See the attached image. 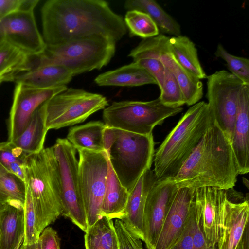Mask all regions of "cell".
<instances>
[{"label": "cell", "mask_w": 249, "mask_h": 249, "mask_svg": "<svg viewBox=\"0 0 249 249\" xmlns=\"http://www.w3.org/2000/svg\"><path fill=\"white\" fill-rule=\"evenodd\" d=\"M41 15L46 45L95 36L116 43L127 31L123 18L102 0H49Z\"/></svg>", "instance_id": "cell-1"}, {"label": "cell", "mask_w": 249, "mask_h": 249, "mask_svg": "<svg viewBox=\"0 0 249 249\" xmlns=\"http://www.w3.org/2000/svg\"><path fill=\"white\" fill-rule=\"evenodd\" d=\"M239 175L230 141L214 121L177 174L166 180L178 188H233Z\"/></svg>", "instance_id": "cell-2"}, {"label": "cell", "mask_w": 249, "mask_h": 249, "mask_svg": "<svg viewBox=\"0 0 249 249\" xmlns=\"http://www.w3.org/2000/svg\"><path fill=\"white\" fill-rule=\"evenodd\" d=\"M207 103L192 106L154 153L153 170L157 181L174 177L213 122Z\"/></svg>", "instance_id": "cell-3"}, {"label": "cell", "mask_w": 249, "mask_h": 249, "mask_svg": "<svg viewBox=\"0 0 249 249\" xmlns=\"http://www.w3.org/2000/svg\"><path fill=\"white\" fill-rule=\"evenodd\" d=\"M25 182L31 194L36 229L40 234L62 213L59 174L53 146L28 156Z\"/></svg>", "instance_id": "cell-4"}, {"label": "cell", "mask_w": 249, "mask_h": 249, "mask_svg": "<svg viewBox=\"0 0 249 249\" xmlns=\"http://www.w3.org/2000/svg\"><path fill=\"white\" fill-rule=\"evenodd\" d=\"M104 144L112 170L129 193L151 168L155 153L152 134L141 135L107 126Z\"/></svg>", "instance_id": "cell-5"}, {"label": "cell", "mask_w": 249, "mask_h": 249, "mask_svg": "<svg viewBox=\"0 0 249 249\" xmlns=\"http://www.w3.org/2000/svg\"><path fill=\"white\" fill-rule=\"evenodd\" d=\"M116 42L101 36H87L55 45H46L37 56L36 67L59 65L75 76L107 65L115 55Z\"/></svg>", "instance_id": "cell-6"}, {"label": "cell", "mask_w": 249, "mask_h": 249, "mask_svg": "<svg viewBox=\"0 0 249 249\" xmlns=\"http://www.w3.org/2000/svg\"><path fill=\"white\" fill-rule=\"evenodd\" d=\"M182 107L163 105L159 98L149 101L114 102L104 109L103 119L107 127L141 135L152 134L153 128L167 118L181 112Z\"/></svg>", "instance_id": "cell-7"}, {"label": "cell", "mask_w": 249, "mask_h": 249, "mask_svg": "<svg viewBox=\"0 0 249 249\" xmlns=\"http://www.w3.org/2000/svg\"><path fill=\"white\" fill-rule=\"evenodd\" d=\"M108 105L101 94L67 88L42 105L46 128L58 129L82 123Z\"/></svg>", "instance_id": "cell-8"}, {"label": "cell", "mask_w": 249, "mask_h": 249, "mask_svg": "<svg viewBox=\"0 0 249 249\" xmlns=\"http://www.w3.org/2000/svg\"><path fill=\"white\" fill-rule=\"evenodd\" d=\"M53 148L59 174L61 214L85 232L87 223L80 186L76 149L67 139L62 138L57 139Z\"/></svg>", "instance_id": "cell-9"}, {"label": "cell", "mask_w": 249, "mask_h": 249, "mask_svg": "<svg viewBox=\"0 0 249 249\" xmlns=\"http://www.w3.org/2000/svg\"><path fill=\"white\" fill-rule=\"evenodd\" d=\"M78 175L87 228L102 217L101 206L106 191L109 163L106 152L77 149Z\"/></svg>", "instance_id": "cell-10"}, {"label": "cell", "mask_w": 249, "mask_h": 249, "mask_svg": "<svg viewBox=\"0 0 249 249\" xmlns=\"http://www.w3.org/2000/svg\"><path fill=\"white\" fill-rule=\"evenodd\" d=\"M206 97L214 121L232 139L239 91L244 84L230 72L221 70L207 76Z\"/></svg>", "instance_id": "cell-11"}, {"label": "cell", "mask_w": 249, "mask_h": 249, "mask_svg": "<svg viewBox=\"0 0 249 249\" xmlns=\"http://www.w3.org/2000/svg\"><path fill=\"white\" fill-rule=\"evenodd\" d=\"M230 197L229 189L218 191V240L217 249H236L249 224V204Z\"/></svg>", "instance_id": "cell-12"}, {"label": "cell", "mask_w": 249, "mask_h": 249, "mask_svg": "<svg viewBox=\"0 0 249 249\" xmlns=\"http://www.w3.org/2000/svg\"><path fill=\"white\" fill-rule=\"evenodd\" d=\"M8 121V141L19 137L28 125L34 113L44 102L64 90L67 86L39 89L16 83Z\"/></svg>", "instance_id": "cell-13"}, {"label": "cell", "mask_w": 249, "mask_h": 249, "mask_svg": "<svg viewBox=\"0 0 249 249\" xmlns=\"http://www.w3.org/2000/svg\"><path fill=\"white\" fill-rule=\"evenodd\" d=\"M34 11L21 10L0 20V41L10 42L36 56L43 53L46 44L37 28Z\"/></svg>", "instance_id": "cell-14"}, {"label": "cell", "mask_w": 249, "mask_h": 249, "mask_svg": "<svg viewBox=\"0 0 249 249\" xmlns=\"http://www.w3.org/2000/svg\"><path fill=\"white\" fill-rule=\"evenodd\" d=\"M170 181H157L147 195L143 213V242L154 249L164 219L178 190Z\"/></svg>", "instance_id": "cell-15"}, {"label": "cell", "mask_w": 249, "mask_h": 249, "mask_svg": "<svg viewBox=\"0 0 249 249\" xmlns=\"http://www.w3.org/2000/svg\"><path fill=\"white\" fill-rule=\"evenodd\" d=\"M195 189L178 188L154 249H170L180 236L190 211Z\"/></svg>", "instance_id": "cell-16"}, {"label": "cell", "mask_w": 249, "mask_h": 249, "mask_svg": "<svg viewBox=\"0 0 249 249\" xmlns=\"http://www.w3.org/2000/svg\"><path fill=\"white\" fill-rule=\"evenodd\" d=\"M249 85L243 84L238 94L237 114L231 141L239 174L249 172Z\"/></svg>", "instance_id": "cell-17"}, {"label": "cell", "mask_w": 249, "mask_h": 249, "mask_svg": "<svg viewBox=\"0 0 249 249\" xmlns=\"http://www.w3.org/2000/svg\"><path fill=\"white\" fill-rule=\"evenodd\" d=\"M156 181L153 170L150 169L143 174L129 192L124 216L121 219L133 235L143 241L145 201L148 192Z\"/></svg>", "instance_id": "cell-18"}, {"label": "cell", "mask_w": 249, "mask_h": 249, "mask_svg": "<svg viewBox=\"0 0 249 249\" xmlns=\"http://www.w3.org/2000/svg\"><path fill=\"white\" fill-rule=\"evenodd\" d=\"M24 204L15 202L0 203V249H19L22 244L24 236Z\"/></svg>", "instance_id": "cell-19"}, {"label": "cell", "mask_w": 249, "mask_h": 249, "mask_svg": "<svg viewBox=\"0 0 249 249\" xmlns=\"http://www.w3.org/2000/svg\"><path fill=\"white\" fill-rule=\"evenodd\" d=\"M35 57L10 42L0 41V85L14 82L18 76L32 69Z\"/></svg>", "instance_id": "cell-20"}, {"label": "cell", "mask_w": 249, "mask_h": 249, "mask_svg": "<svg viewBox=\"0 0 249 249\" xmlns=\"http://www.w3.org/2000/svg\"><path fill=\"white\" fill-rule=\"evenodd\" d=\"M73 77L65 67L59 65H48L36 67L18 76L16 83L27 86L50 89L67 86Z\"/></svg>", "instance_id": "cell-21"}, {"label": "cell", "mask_w": 249, "mask_h": 249, "mask_svg": "<svg viewBox=\"0 0 249 249\" xmlns=\"http://www.w3.org/2000/svg\"><path fill=\"white\" fill-rule=\"evenodd\" d=\"M195 189L201 205V223L207 246L211 249H217L219 189L205 187Z\"/></svg>", "instance_id": "cell-22"}, {"label": "cell", "mask_w": 249, "mask_h": 249, "mask_svg": "<svg viewBox=\"0 0 249 249\" xmlns=\"http://www.w3.org/2000/svg\"><path fill=\"white\" fill-rule=\"evenodd\" d=\"M99 86L137 87L156 84L154 78L137 62L123 66L98 75L94 79Z\"/></svg>", "instance_id": "cell-23"}, {"label": "cell", "mask_w": 249, "mask_h": 249, "mask_svg": "<svg viewBox=\"0 0 249 249\" xmlns=\"http://www.w3.org/2000/svg\"><path fill=\"white\" fill-rule=\"evenodd\" d=\"M107 126L102 121H92L69 129L67 140L77 149L105 152L104 133Z\"/></svg>", "instance_id": "cell-24"}, {"label": "cell", "mask_w": 249, "mask_h": 249, "mask_svg": "<svg viewBox=\"0 0 249 249\" xmlns=\"http://www.w3.org/2000/svg\"><path fill=\"white\" fill-rule=\"evenodd\" d=\"M129 194L109 163L106 191L101 206V216L112 220L114 218L121 220L124 216Z\"/></svg>", "instance_id": "cell-25"}, {"label": "cell", "mask_w": 249, "mask_h": 249, "mask_svg": "<svg viewBox=\"0 0 249 249\" xmlns=\"http://www.w3.org/2000/svg\"><path fill=\"white\" fill-rule=\"evenodd\" d=\"M161 60L175 76L181 89L185 104L192 106L198 103L203 95L201 80L180 65L171 52L164 54Z\"/></svg>", "instance_id": "cell-26"}, {"label": "cell", "mask_w": 249, "mask_h": 249, "mask_svg": "<svg viewBox=\"0 0 249 249\" xmlns=\"http://www.w3.org/2000/svg\"><path fill=\"white\" fill-rule=\"evenodd\" d=\"M48 131L45 124L44 111L41 105L34 113L21 134L11 142L27 153H36L44 148Z\"/></svg>", "instance_id": "cell-27"}, {"label": "cell", "mask_w": 249, "mask_h": 249, "mask_svg": "<svg viewBox=\"0 0 249 249\" xmlns=\"http://www.w3.org/2000/svg\"><path fill=\"white\" fill-rule=\"evenodd\" d=\"M169 46L171 53L184 69L199 80L207 78L195 45L188 37L182 35L172 36L169 38Z\"/></svg>", "instance_id": "cell-28"}, {"label": "cell", "mask_w": 249, "mask_h": 249, "mask_svg": "<svg viewBox=\"0 0 249 249\" xmlns=\"http://www.w3.org/2000/svg\"><path fill=\"white\" fill-rule=\"evenodd\" d=\"M127 10H136L148 15L157 25L159 32L174 36L181 35L178 23L155 0H127L124 3Z\"/></svg>", "instance_id": "cell-29"}, {"label": "cell", "mask_w": 249, "mask_h": 249, "mask_svg": "<svg viewBox=\"0 0 249 249\" xmlns=\"http://www.w3.org/2000/svg\"><path fill=\"white\" fill-rule=\"evenodd\" d=\"M86 249H119V242L112 219L102 216L85 232Z\"/></svg>", "instance_id": "cell-30"}, {"label": "cell", "mask_w": 249, "mask_h": 249, "mask_svg": "<svg viewBox=\"0 0 249 249\" xmlns=\"http://www.w3.org/2000/svg\"><path fill=\"white\" fill-rule=\"evenodd\" d=\"M26 194L25 181L0 163V203L24 204Z\"/></svg>", "instance_id": "cell-31"}, {"label": "cell", "mask_w": 249, "mask_h": 249, "mask_svg": "<svg viewBox=\"0 0 249 249\" xmlns=\"http://www.w3.org/2000/svg\"><path fill=\"white\" fill-rule=\"evenodd\" d=\"M168 36L162 34L143 39L128 54L133 61L141 59H161L165 54L171 52Z\"/></svg>", "instance_id": "cell-32"}, {"label": "cell", "mask_w": 249, "mask_h": 249, "mask_svg": "<svg viewBox=\"0 0 249 249\" xmlns=\"http://www.w3.org/2000/svg\"><path fill=\"white\" fill-rule=\"evenodd\" d=\"M30 154L8 141L0 142V163L25 181V166Z\"/></svg>", "instance_id": "cell-33"}, {"label": "cell", "mask_w": 249, "mask_h": 249, "mask_svg": "<svg viewBox=\"0 0 249 249\" xmlns=\"http://www.w3.org/2000/svg\"><path fill=\"white\" fill-rule=\"evenodd\" d=\"M124 21L131 36L143 39L157 36L159 29L147 14L136 10L127 11Z\"/></svg>", "instance_id": "cell-34"}, {"label": "cell", "mask_w": 249, "mask_h": 249, "mask_svg": "<svg viewBox=\"0 0 249 249\" xmlns=\"http://www.w3.org/2000/svg\"><path fill=\"white\" fill-rule=\"evenodd\" d=\"M160 89V93L158 98L165 106L178 107L185 104V99L178 82L172 72L166 67L163 84Z\"/></svg>", "instance_id": "cell-35"}, {"label": "cell", "mask_w": 249, "mask_h": 249, "mask_svg": "<svg viewBox=\"0 0 249 249\" xmlns=\"http://www.w3.org/2000/svg\"><path fill=\"white\" fill-rule=\"evenodd\" d=\"M214 54L226 62L231 73L240 79L244 84L249 85V59L230 53L221 44L217 45Z\"/></svg>", "instance_id": "cell-36"}, {"label": "cell", "mask_w": 249, "mask_h": 249, "mask_svg": "<svg viewBox=\"0 0 249 249\" xmlns=\"http://www.w3.org/2000/svg\"><path fill=\"white\" fill-rule=\"evenodd\" d=\"M23 209L24 236L22 244L26 245L37 242L40 236L36 229V216L32 197L27 186Z\"/></svg>", "instance_id": "cell-37"}, {"label": "cell", "mask_w": 249, "mask_h": 249, "mask_svg": "<svg viewBox=\"0 0 249 249\" xmlns=\"http://www.w3.org/2000/svg\"><path fill=\"white\" fill-rule=\"evenodd\" d=\"M114 227L119 242V249H143L141 240L134 235L120 219H116Z\"/></svg>", "instance_id": "cell-38"}, {"label": "cell", "mask_w": 249, "mask_h": 249, "mask_svg": "<svg viewBox=\"0 0 249 249\" xmlns=\"http://www.w3.org/2000/svg\"><path fill=\"white\" fill-rule=\"evenodd\" d=\"M38 0H0V20L21 10L34 9Z\"/></svg>", "instance_id": "cell-39"}, {"label": "cell", "mask_w": 249, "mask_h": 249, "mask_svg": "<svg viewBox=\"0 0 249 249\" xmlns=\"http://www.w3.org/2000/svg\"><path fill=\"white\" fill-rule=\"evenodd\" d=\"M39 241L41 249H60V238L51 227L45 228L40 233Z\"/></svg>", "instance_id": "cell-40"}, {"label": "cell", "mask_w": 249, "mask_h": 249, "mask_svg": "<svg viewBox=\"0 0 249 249\" xmlns=\"http://www.w3.org/2000/svg\"><path fill=\"white\" fill-rule=\"evenodd\" d=\"M236 249H249V224L247 225Z\"/></svg>", "instance_id": "cell-41"}, {"label": "cell", "mask_w": 249, "mask_h": 249, "mask_svg": "<svg viewBox=\"0 0 249 249\" xmlns=\"http://www.w3.org/2000/svg\"><path fill=\"white\" fill-rule=\"evenodd\" d=\"M19 249H41L40 243L38 241L32 244L24 245L22 244Z\"/></svg>", "instance_id": "cell-42"}, {"label": "cell", "mask_w": 249, "mask_h": 249, "mask_svg": "<svg viewBox=\"0 0 249 249\" xmlns=\"http://www.w3.org/2000/svg\"><path fill=\"white\" fill-rule=\"evenodd\" d=\"M0 230H1V215L0 213Z\"/></svg>", "instance_id": "cell-43"}]
</instances>
